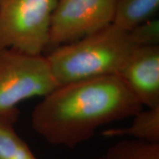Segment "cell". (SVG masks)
I'll return each instance as SVG.
<instances>
[{"label": "cell", "mask_w": 159, "mask_h": 159, "mask_svg": "<svg viewBox=\"0 0 159 159\" xmlns=\"http://www.w3.org/2000/svg\"><path fill=\"white\" fill-rule=\"evenodd\" d=\"M142 108L119 75H109L58 86L34 107L31 123L48 143L74 148Z\"/></svg>", "instance_id": "1"}, {"label": "cell", "mask_w": 159, "mask_h": 159, "mask_svg": "<svg viewBox=\"0 0 159 159\" xmlns=\"http://www.w3.org/2000/svg\"><path fill=\"white\" fill-rule=\"evenodd\" d=\"M135 46L127 30L112 23L108 27L46 55L58 86L102 76L117 75Z\"/></svg>", "instance_id": "2"}, {"label": "cell", "mask_w": 159, "mask_h": 159, "mask_svg": "<svg viewBox=\"0 0 159 159\" xmlns=\"http://www.w3.org/2000/svg\"><path fill=\"white\" fill-rule=\"evenodd\" d=\"M58 85L44 55L0 48V119H17V106L33 97H43Z\"/></svg>", "instance_id": "3"}, {"label": "cell", "mask_w": 159, "mask_h": 159, "mask_svg": "<svg viewBox=\"0 0 159 159\" xmlns=\"http://www.w3.org/2000/svg\"><path fill=\"white\" fill-rule=\"evenodd\" d=\"M58 0H0V48L42 55Z\"/></svg>", "instance_id": "4"}, {"label": "cell", "mask_w": 159, "mask_h": 159, "mask_svg": "<svg viewBox=\"0 0 159 159\" xmlns=\"http://www.w3.org/2000/svg\"><path fill=\"white\" fill-rule=\"evenodd\" d=\"M118 0H58L52 14L48 47L54 49L111 25Z\"/></svg>", "instance_id": "5"}, {"label": "cell", "mask_w": 159, "mask_h": 159, "mask_svg": "<svg viewBox=\"0 0 159 159\" xmlns=\"http://www.w3.org/2000/svg\"><path fill=\"white\" fill-rule=\"evenodd\" d=\"M117 75L142 107L159 106V45L135 47Z\"/></svg>", "instance_id": "6"}, {"label": "cell", "mask_w": 159, "mask_h": 159, "mask_svg": "<svg viewBox=\"0 0 159 159\" xmlns=\"http://www.w3.org/2000/svg\"><path fill=\"white\" fill-rule=\"evenodd\" d=\"M133 121L125 127L110 128L102 132L106 137H129L138 141L159 143V106L141 110L133 116Z\"/></svg>", "instance_id": "7"}, {"label": "cell", "mask_w": 159, "mask_h": 159, "mask_svg": "<svg viewBox=\"0 0 159 159\" xmlns=\"http://www.w3.org/2000/svg\"><path fill=\"white\" fill-rule=\"evenodd\" d=\"M159 0H118L113 23L125 30L154 17Z\"/></svg>", "instance_id": "8"}, {"label": "cell", "mask_w": 159, "mask_h": 159, "mask_svg": "<svg viewBox=\"0 0 159 159\" xmlns=\"http://www.w3.org/2000/svg\"><path fill=\"white\" fill-rule=\"evenodd\" d=\"M14 122L0 119V159H37L15 131Z\"/></svg>", "instance_id": "9"}, {"label": "cell", "mask_w": 159, "mask_h": 159, "mask_svg": "<svg viewBox=\"0 0 159 159\" xmlns=\"http://www.w3.org/2000/svg\"><path fill=\"white\" fill-rule=\"evenodd\" d=\"M98 159H159V143L124 139L110 147Z\"/></svg>", "instance_id": "10"}, {"label": "cell", "mask_w": 159, "mask_h": 159, "mask_svg": "<svg viewBox=\"0 0 159 159\" xmlns=\"http://www.w3.org/2000/svg\"><path fill=\"white\" fill-rule=\"evenodd\" d=\"M131 42L135 47L158 45L159 20L151 18L127 30Z\"/></svg>", "instance_id": "11"}]
</instances>
